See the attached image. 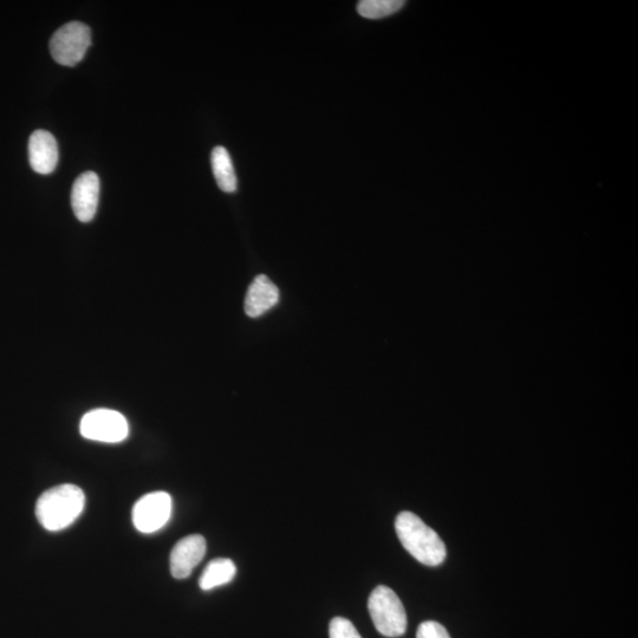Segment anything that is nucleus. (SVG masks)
<instances>
[{"label":"nucleus","mask_w":638,"mask_h":638,"mask_svg":"<svg viewBox=\"0 0 638 638\" xmlns=\"http://www.w3.org/2000/svg\"><path fill=\"white\" fill-rule=\"evenodd\" d=\"M395 530L403 548L416 561L427 566H439L446 561L447 550L442 539L431 527L412 512H401L396 518Z\"/></svg>","instance_id":"1"},{"label":"nucleus","mask_w":638,"mask_h":638,"mask_svg":"<svg viewBox=\"0 0 638 638\" xmlns=\"http://www.w3.org/2000/svg\"><path fill=\"white\" fill-rule=\"evenodd\" d=\"M86 497L80 487L65 484L50 488L38 498L36 517L45 530L56 532L67 529L81 516Z\"/></svg>","instance_id":"2"},{"label":"nucleus","mask_w":638,"mask_h":638,"mask_svg":"<svg viewBox=\"0 0 638 638\" xmlns=\"http://www.w3.org/2000/svg\"><path fill=\"white\" fill-rule=\"evenodd\" d=\"M368 610L377 631L383 636L405 635L408 626L405 607L395 592L379 585L369 597Z\"/></svg>","instance_id":"3"},{"label":"nucleus","mask_w":638,"mask_h":638,"mask_svg":"<svg viewBox=\"0 0 638 638\" xmlns=\"http://www.w3.org/2000/svg\"><path fill=\"white\" fill-rule=\"evenodd\" d=\"M91 44L89 26L81 22H70L55 32L50 41L51 56L64 67L80 63Z\"/></svg>","instance_id":"4"},{"label":"nucleus","mask_w":638,"mask_h":638,"mask_svg":"<svg viewBox=\"0 0 638 638\" xmlns=\"http://www.w3.org/2000/svg\"><path fill=\"white\" fill-rule=\"evenodd\" d=\"M83 438L106 444H119L129 435L125 416L112 409H95L83 416L80 425Z\"/></svg>","instance_id":"5"},{"label":"nucleus","mask_w":638,"mask_h":638,"mask_svg":"<svg viewBox=\"0 0 638 638\" xmlns=\"http://www.w3.org/2000/svg\"><path fill=\"white\" fill-rule=\"evenodd\" d=\"M172 498L166 492L146 494L133 509L135 529L141 533H154L164 527L171 518Z\"/></svg>","instance_id":"6"},{"label":"nucleus","mask_w":638,"mask_h":638,"mask_svg":"<svg viewBox=\"0 0 638 638\" xmlns=\"http://www.w3.org/2000/svg\"><path fill=\"white\" fill-rule=\"evenodd\" d=\"M206 550V540L203 536L192 535L179 540L169 559L172 576L177 579L190 577L195 566L203 561Z\"/></svg>","instance_id":"7"},{"label":"nucleus","mask_w":638,"mask_h":638,"mask_svg":"<svg viewBox=\"0 0 638 638\" xmlns=\"http://www.w3.org/2000/svg\"><path fill=\"white\" fill-rule=\"evenodd\" d=\"M100 179L94 172H86L75 181L71 191V206L82 223H90L99 207Z\"/></svg>","instance_id":"8"},{"label":"nucleus","mask_w":638,"mask_h":638,"mask_svg":"<svg viewBox=\"0 0 638 638\" xmlns=\"http://www.w3.org/2000/svg\"><path fill=\"white\" fill-rule=\"evenodd\" d=\"M58 145L54 135L47 130H36L29 140L30 166L38 174L47 175L55 171L58 164Z\"/></svg>","instance_id":"9"},{"label":"nucleus","mask_w":638,"mask_h":638,"mask_svg":"<svg viewBox=\"0 0 638 638\" xmlns=\"http://www.w3.org/2000/svg\"><path fill=\"white\" fill-rule=\"evenodd\" d=\"M279 302V290L269 277L260 275L250 285L245 298V312L251 318L263 316Z\"/></svg>","instance_id":"10"},{"label":"nucleus","mask_w":638,"mask_h":638,"mask_svg":"<svg viewBox=\"0 0 638 638\" xmlns=\"http://www.w3.org/2000/svg\"><path fill=\"white\" fill-rule=\"evenodd\" d=\"M211 164L214 178H216L220 190L225 193L236 192L238 180L229 151L221 146L214 148Z\"/></svg>","instance_id":"11"},{"label":"nucleus","mask_w":638,"mask_h":638,"mask_svg":"<svg viewBox=\"0 0 638 638\" xmlns=\"http://www.w3.org/2000/svg\"><path fill=\"white\" fill-rule=\"evenodd\" d=\"M237 566L229 558H217L207 564L200 577V589L210 591L229 584L236 577Z\"/></svg>","instance_id":"12"},{"label":"nucleus","mask_w":638,"mask_h":638,"mask_svg":"<svg viewBox=\"0 0 638 638\" xmlns=\"http://www.w3.org/2000/svg\"><path fill=\"white\" fill-rule=\"evenodd\" d=\"M405 2L402 0H362L358 3L357 11L367 19H382L400 11Z\"/></svg>","instance_id":"13"},{"label":"nucleus","mask_w":638,"mask_h":638,"mask_svg":"<svg viewBox=\"0 0 638 638\" xmlns=\"http://www.w3.org/2000/svg\"><path fill=\"white\" fill-rule=\"evenodd\" d=\"M330 638H362L360 633L347 618L335 617L330 622Z\"/></svg>","instance_id":"14"},{"label":"nucleus","mask_w":638,"mask_h":638,"mask_svg":"<svg viewBox=\"0 0 638 638\" xmlns=\"http://www.w3.org/2000/svg\"><path fill=\"white\" fill-rule=\"evenodd\" d=\"M416 638H451V636L439 622L427 621L420 624Z\"/></svg>","instance_id":"15"}]
</instances>
